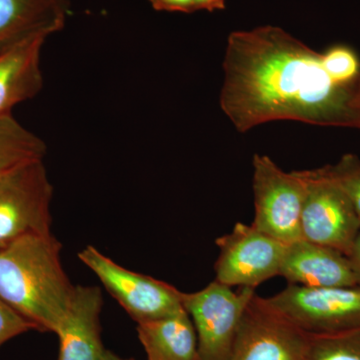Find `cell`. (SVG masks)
Here are the masks:
<instances>
[{
  "label": "cell",
  "mask_w": 360,
  "mask_h": 360,
  "mask_svg": "<svg viewBox=\"0 0 360 360\" xmlns=\"http://www.w3.org/2000/svg\"><path fill=\"white\" fill-rule=\"evenodd\" d=\"M224 71L220 106L239 132L274 120L360 129V82H341L283 28L231 32Z\"/></svg>",
  "instance_id": "obj_1"
},
{
  "label": "cell",
  "mask_w": 360,
  "mask_h": 360,
  "mask_svg": "<svg viewBox=\"0 0 360 360\" xmlns=\"http://www.w3.org/2000/svg\"><path fill=\"white\" fill-rule=\"evenodd\" d=\"M52 233L34 234L0 248V298L39 331L54 333L75 295Z\"/></svg>",
  "instance_id": "obj_2"
},
{
  "label": "cell",
  "mask_w": 360,
  "mask_h": 360,
  "mask_svg": "<svg viewBox=\"0 0 360 360\" xmlns=\"http://www.w3.org/2000/svg\"><path fill=\"white\" fill-rule=\"evenodd\" d=\"M304 187L302 239L347 255L360 232V219L326 167L297 170Z\"/></svg>",
  "instance_id": "obj_3"
},
{
  "label": "cell",
  "mask_w": 360,
  "mask_h": 360,
  "mask_svg": "<svg viewBox=\"0 0 360 360\" xmlns=\"http://www.w3.org/2000/svg\"><path fill=\"white\" fill-rule=\"evenodd\" d=\"M78 258L136 323L165 319L186 309L184 293L176 288L125 269L94 246L87 245Z\"/></svg>",
  "instance_id": "obj_4"
},
{
  "label": "cell",
  "mask_w": 360,
  "mask_h": 360,
  "mask_svg": "<svg viewBox=\"0 0 360 360\" xmlns=\"http://www.w3.org/2000/svg\"><path fill=\"white\" fill-rule=\"evenodd\" d=\"M255 288L231 286L217 281L203 290L184 293V305L198 336V360H229L234 341Z\"/></svg>",
  "instance_id": "obj_5"
},
{
  "label": "cell",
  "mask_w": 360,
  "mask_h": 360,
  "mask_svg": "<svg viewBox=\"0 0 360 360\" xmlns=\"http://www.w3.org/2000/svg\"><path fill=\"white\" fill-rule=\"evenodd\" d=\"M52 186L44 160L0 179V248L27 236L51 233Z\"/></svg>",
  "instance_id": "obj_6"
},
{
  "label": "cell",
  "mask_w": 360,
  "mask_h": 360,
  "mask_svg": "<svg viewBox=\"0 0 360 360\" xmlns=\"http://www.w3.org/2000/svg\"><path fill=\"white\" fill-rule=\"evenodd\" d=\"M262 300L309 335L360 329V286L315 288L288 284Z\"/></svg>",
  "instance_id": "obj_7"
},
{
  "label": "cell",
  "mask_w": 360,
  "mask_h": 360,
  "mask_svg": "<svg viewBox=\"0 0 360 360\" xmlns=\"http://www.w3.org/2000/svg\"><path fill=\"white\" fill-rule=\"evenodd\" d=\"M255 219L258 231L285 243L302 239L304 187L297 172H283L267 155L253 156Z\"/></svg>",
  "instance_id": "obj_8"
},
{
  "label": "cell",
  "mask_w": 360,
  "mask_h": 360,
  "mask_svg": "<svg viewBox=\"0 0 360 360\" xmlns=\"http://www.w3.org/2000/svg\"><path fill=\"white\" fill-rule=\"evenodd\" d=\"M219 255L215 281L225 285L250 288L279 276L288 245L258 231L252 224L238 222L229 233L215 240Z\"/></svg>",
  "instance_id": "obj_9"
},
{
  "label": "cell",
  "mask_w": 360,
  "mask_h": 360,
  "mask_svg": "<svg viewBox=\"0 0 360 360\" xmlns=\"http://www.w3.org/2000/svg\"><path fill=\"white\" fill-rule=\"evenodd\" d=\"M309 333L255 295L246 307L229 360H302Z\"/></svg>",
  "instance_id": "obj_10"
},
{
  "label": "cell",
  "mask_w": 360,
  "mask_h": 360,
  "mask_svg": "<svg viewBox=\"0 0 360 360\" xmlns=\"http://www.w3.org/2000/svg\"><path fill=\"white\" fill-rule=\"evenodd\" d=\"M279 276L305 288L359 286L347 255L305 239L288 245Z\"/></svg>",
  "instance_id": "obj_11"
},
{
  "label": "cell",
  "mask_w": 360,
  "mask_h": 360,
  "mask_svg": "<svg viewBox=\"0 0 360 360\" xmlns=\"http://www.w3.org/2000/svg\"><path fill=\"white\" fill-rule=\"evenodd\" d=\"M103 297L96 286H75L65 319L56 331L58 360H101L105 352L101 338Z\"/></svg>",
  "instance_id": "obj_12"
},
{
  "label": "cell",
  "mask_w": 360,
  "mask_h": 360,
  "mask_svg": "<svg viewBox=\"0 0 360 360\" xmlns=\"http://www.w3.org/2000/svg\"><path fill=\"white\" fill-rule=\"evenodd\" d=\"M49 35L37 34L0 53V117L13 115L18 104L44 87L41 51Z\"/></svg>",
  "instance_id": "obj_13"
},
{
  "label": "cell",
  "mask_w": 360,
  "mask_h": 360,
  "mask_svg": "<svg viewBox=\"0 0 360 360\" xmlns=\"http://www.w3.org/2000/svg\"><path fill=\"white\" fill-rule=\"evenodd\" d=\"M66 0H0V53L37 34L63 30Z\"/></svg>",
  "instance_id": "obj_14"
},
{
  "label": "cell",
  "mask_w": 360,
  "mask_h": 360,
  "mask_svg": "<svg viewBox=\"0 0 360 360\" xmlns=\"http://www.w3.org/2000/svg\"><path fill=\"white\" fill-rule=\"evenodd\" d=\"M136 330L148 360H198V336L186 309L137 323Z\"/></svg>",
  "instance_id": "obj_15"
},
{
  "label": "cell",
  "mask_w": 360,
  "mask_h": 360,
  "mask_svg": "<svg viewBox=\"0 0 360 360\" xmlns=\"http://www.w3.org/2000/svg\"><path fill=\"white\" fill-rule=\"evenodd\" d=\"M46 143L13 115L0 117V179L18 167L44 160Z\"/></svg>",
  "instance_id": "obj_16"
},
{
  "label": "cell",
  "mask_w": 360,
  "mask_h": 360,
  "mask_svg": "<svg viewBox=\"0 0 360 360\" xmlns=\"http://www.w3.org/2000/svg\"><path fill=\"white\" fill-rule=\"evenodd\" d=\"M302 360H360V329L309 335Z\"/></svg>",
  "instance_id": "obj_17"
},
{
  "label": "cell",
  "mask_w": 360,
  "mask_h": 360,
  "mask_svg": "<svg viewBox=\"0 0 360 360\" xmlns=\"http://www.w3.org/2000/svg\"><path fill=\"white\" fill-rule=\"evenodd\" d=\"M329 175L345 191L360 219V158L343 155L335 165H326Z\"/></svg>",
  "instance_id": "obj_18"
},
{
  "label": "cell",
  "mask_w": 360,
  "mask_h": 360,
  "mask_svg": "<svg viewBox=\"0 0 360 360\" xmlns=\"http://www.w3.org/2000/svg\"><path fill=\"white\" fill-rule=\"evenodd\" d=\"M30 330H37L34 324L18 314L0 298V347Z\"/></svg>",
  "instance_id": "obj_19"
},
{
  "label": "cell",
  "mask_w": 360,
  "mask_h": 360,
  "mask_svg": "<svg viewBox=\"0 0 360 360\" xmlns=\"http://www.w3.org/2000/svg\"><path fill=\"white\" fill-rule=\"evenodd\" d=\"M158 11L167 13H193L198 11L194 0H148Z\"/></svg>",
  "instance_id": "obj_20"
},
{
  "label": "cell",
  "mask_w": 360,
  "mask_h": 360,
  "mask_svg": "<svg viewBox=\"0 0 360 360\" xmlns=\"http://www.w3.org/2000/svg\"><path fill=\"white\" fill-rule=\"evenodd\" d=\"M354 269L355 276H356L357 283L360 286V232L355 238L354 245L350 248L349 252L347 255Z\"/></svg>",
  "instance_id": "obj_21"
},
{
  "label": "cell",
  "mask_w": 360,
  "mask_h": 360,
  "mask_svg": "<svg viewBox=\"0 0 360 360\" xmlns=\"http://www.w3.org/2000/svg\"><path fill=\"white\" fill-rule=\"evenodd\" d=\"M198 11H224L226 7V0H194Z\"/></svg>",
  "instance_id": "obj_22"
},
{
  "label": "cell",
  "mask_w": 360,
  "mask_h": 360,
  "mask_svg": "<svg viewBox=\"0 0 360 360\" xmlns=\"http://www.w3.org/2000/svg\"><path fill=\"white\" fill-rule=\"evenodd\" d=\"M101 360H134L129 359H122V357L118 356L113 354V352H110V350H105L104 352L103 356L101 357Z\"/></svg>",
  "instance_id": "obj_23"
}]
</instances>
